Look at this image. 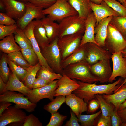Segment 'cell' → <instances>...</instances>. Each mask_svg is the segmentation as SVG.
Masks as SVG:
<instances>
[{
    "label": "cell",
    "instance_id": "obj_45",
    "mask_svg": "<svg viewBox=\"0 0 126 126\" xmlns=\"http://www.w3.org/2000/svg\"><path fill=\"white\" fill-rule=\"evenodd\" d=\"M15 20L11 18L5 13H0V24L12 25L16 24Z\"/></svg>",
    "mask_w": 126,
    "mask_h": 126
},
{
    "label": "cell",
    "instance_id": "obj_56",
    "mask_svg": "<svg viewBox=\"0 0 126 126\" xmlns=\"http://www.w3.org/2000/svg\"><path fill=\"white\" fill-rule=\"evenodd\" d=\"M123 56L126 59V47L122 52Z\"/></svg>",
    "mask_w": 126,
    "mask_h": 126
},
{
    "label": "cell",
    "instance_id": "obj_28",
    "mask_svg": "<svg viewBox=\"0 0 126 126\" xmlns=\"http://www.w3.org/2000/svg\"><path fill=\"white\" fill-rule=\"evenodd\" d=\"M86 53V44L80 45L75 51L64 60L63 64V66L65 67L85 60Z\"/></svg>",
    "mask_w": 126,
    "mask_h": 126
},
{
    "label": "cell",
    "instance_id": "obj_53",
    "mask_svg": "<svg viewBox=\"0 0 126 126\" xmlns=\"http://www.w3.org/2000/svg\"><path fill=\"white\" fill-rule=\"evenodd\" d=\"M6 84L0 77V94L1 95L6 92Z\"/></svg>",
    "mask_w": 126,
    "mask_h": 126
},
{
    "label": "cell",
    "instance_id": "obj_60",
    "mask_svg": "<svg viewBox=\"0 0 126 126\" xmlns=\"http://www.w3.org/2000/svg\"><path fill=\"white\" fill-rule=\"evenodd\" d=\"M126 0H119V1L120 3L122 4Z\"/></svg>",
    "mask_w": 126,
    "mask_h": 126
},
{
    "label": "cell",
    "instance_id": "obj_13",
    "mask_svg": "<svg viewBox=\"0 0 126 126\" xmlns=\"http://www.w3.org/2000/svg\"><path fill=\"white\" fill-rule=\"evenodd\" d=\"M0 5L6 14L16 21L21 18L26 11L25 3L16 0H0Z\"/></svg>",
    "mask_w": 126,
    "mask_h": 126
},
{
    "label": "cell",
    "instance_id": "obj_39",
    "mask_svg": "<svg viewBox=\"0 0 126 126\" xmlns=\"http://www.w3.org/2000/svg\"><path fill=\"white\" fill-rule=\"evenodd\" d=\"M21 51L25 60L31 66H35L39 62L38 57L32 48L21 49Z\"/></svg>",
    "mask_w": 126,
    "mask_h": 126
},
{
    "label": "cell",
    "instance_id": "obj_54",
    "mask_svg": "<svg viewBox=\"0 0 126 126\" xmlns=\"http://www.w3.org/2000/svg\"><path fill=\"white\" fill-rule=\"evenodd\" d=\"M126 107V99L122 104L120 106L117 111L122 110Z\"/></svg>",
    "mask_w": 126,
    "mask_h": 126
},
{
    "label": "cell",
    "instance_id": "obj_36",
    "mask_svg": "<svg viewBox=\"0 0 126 126\" xmlns=\"http://www.w3.org/2000/svg\"><path fill=\"white\" fill-rule=\"evenodd\" d=\"M102 113L101 110L94 114L82 115L79 114L77 116L78 121L81 123V126H93L95 125V120Z\"/></svg>",
    "mask_w": 126,
    "mask_h": 126
},
{
    "label": "cell",
    "instance_id": "obj_38",
    "mask_svg": "<svg viewBox=\"0 0 126 126\" xmlns=\"http://www.w3.org/2000/svg\"><path fill=\"white\" fill-rule=\"evenodd\" d=\"M7 64V54L4 53L0 60V77L6 84L8 80L10 73Z\"/></svg>",
    "mask_w": 126,
    "mask_h": 126
},
{
    "label": "cell",
    "instance_id": "obj_3",
    "mask_svg": "<svg viewBox=\"0 0 126 126\" xmlns=\"http://www.w3.org/2000/svg\"><path fill=\"white\" fill-rule=\"evenodd\" d=\"M91 66L84 60L72 66L63 74L73 79L84 82L93 83L98 81V80L91 72Z\"/></svg>",
    "mask_w": 126,
    "mask_h": 126
},
{
    "label": "cell",
    "instance_id": "obj_44",
    "mask_svg": "<svg viewBox=\"0 0 126 126\" xmlns=\"http://www.w3.org/2000/svg\"><path fill=\"white\" fill-rule=\"evenodd\" d=\"M57 0H27V2H29L35 5L45 9L53 4Z\"/></svg>",
    "mask_w": 126,
    "mask_h": 126
},
{
    "label": "cell",
    "instance_id": "obj_8",
    "mask_svg": "<svg viewBox=\"0 0 126 126\" xmlns=\"http://www.w3.org/2000/svg\"><path fill=\"white\" fill-rule=\"evenodd\" d=\"M82 36V34L77 33L58 38V45L62 58H66L76 50L80 45Z\"/></svg>",
    "mask_w": 126,
    "mask_h": 126
},
{
    "label": "cell",
    "instance_id": "obj_1",
    "mask_svg": "<svg viewBox=\"0 0 126 126\" xmlns=\"http://www.w3.org/2000/svg\"><path fill=\"white\" fill-rule=\"evenodd\" d=\"M76 80L79 86L72 93L83 99L88 104L91 100L96 99L95 95L96 94H110L116 92L123 81L121 78H119L111 84L97 85L96 84L97 82L89 83Z\"/></svg>",
    "mask_w": 126,
    "mask_h": 126
},
{
    "label": "cell",
    "instance_id": "obj_48",
    "mask_svg": "<svg viewBox=\"0 0 126 126\" xmlns=\"http://www.w3.org/2000/svg\"><path fill=\"white\" fill-rule=\"evenodd\" d=\"M111 116L105 117L102 114L97 122L96 126H112Z\"/></svg>",
    "mask_w": 126,
    "mask_h": 126
},
{
    "label": "cell",
    "instance_id": "obj_26",
    "mask_svg": "<svg viewBox=\"0 0 126 126\" xmlns=\"http://www.w3.org/2000/svg\"><path fill=\"white\" fill-rule=\"evenodd\" d=\"M70 4L77 11L79 17L85 19L91 13L90 0H67Z\"/></svg>",
    "mask_w": 126,
    "mask_h": 126
},
{
    "label": "cell",
    "instance_id": "obj_22",
    "mask_svg": "<svg viewBox=\"0 0 126 126\" xmlns=\"http://www.w3.org/2000/svg\"><path fill=\"white\" fill-rule=\"evenodd\" d=\"M31 90L20 81L14 74L12 72L10 73L8 80L6 83V91H17L26 96L29 94Z\"/></svg>",
    "mask_w": 126,
    "mask_h": 126
},
{
    "label": "cell",
    "instance_id": "obj_11",
    "mask_svg": "<svg viewBox=\"0 0 126 126\" xmlns=\"http://www.w3.org/2000/svg\"><path fill=\"white\" fill-rule=\"evenodd\" d=\"M25 4L26 10L24 14L21 18L16 21L18 27L23 30L34 19L41 20L45 17L42 12L43 8L29 2H26Z\"/></svg>",
    "mask_w": 126,
    "mask_h": 126
},
{
    "label": "cell",
    "instance_id": "obj_30",
    "mask_svg": "<svg viewBox=\"0 0 126 126\" xmlns=\"http://www.w3.org/2000/svg\"><path fill=\"white\" fill-rule=\"evenodd\" d=\"M8 58L17 65L27 70L31 66L25 59L21 51H17L7 54Z\"/></svg>",
    "mask_w": 126,
    "mask_h": 126
},
{
    "label": "cell",
    "instance_id": "obj_33",
    "mask_svg": "<svg viewBox=\"0 0 126 126\" xmlns=\"http://www.w3.org/2000/svg\"><path fill=\"white\" fill-rule=\"evenodd\" d=\"M41 67L39 62L35 66H31L27 70V72L24 84L31 89H32V85L36 78L37 74Z\"/></svg>",
    "mask_w": 126,
    "mask_h": 126
},
{
    "label": "cell",
    "instance_id": "obj_23",
    "mask_svg": "<svg viewBox=\"0 0 126 126\" xmlns=\"http://www.w3.org/2000/svg\"><path fill=\"white\" fill-rule=\"evenodd\" d=\"M102 95L105 101L108 103L113 105L117 111L120 105L126 99V86L123 85L113 94Z\"/></svg>",
    "mask_w": 126,
    "mask_h": 126
},
{
    "label": "cell",
    "instance_id": "obj_52",
    "mask_svg": "<svg viewBox=\"0 0 126 126\" xmlns=\"http://www.w3.org/2000/svg\"><path fill=\"white\" fill-rule=\"evenodd\" d=\"M117 113L122 119V123L126 122V107L117 111Z\"/></svg>",
    "mask_w": 126,
    "mask_h": 126
},
{
    "label": "cell",
    "instance_id": "obj_41",
    "mask_svg": "<svg viewBox=\"0 0 126 126\" xmlns=\"http://www.w3.org/2000/svg\"><path fill=\"white\" fill-rule=\"evenodd\" d=\"M67 116L61 114L57 112L51 114L50 121L46 126H61Z\"/></svg>",
    "mask_w": 126,
    "mask_h": 126
},
{
    "label": "cell",
    "instance_id": "obj_57",
    "mask_svg": "<svg viewBox=\"0 0 126 126\" xmlns=\"http://www.w3.org/2000/svg\"><path fill=\"white\" fill-rule=\"evenodd\" d=\"M126 83V77L125 78V79L123 80L120 86L119 87V88H120L123 85H124V84Z\"/></svg>",
    "mask_w": 126,
    "mask_h": 126
},
{
    "label": "cell",
    "instance_id": "obj_10",
    "mask_svg": "<svg viewBox=\"0 0 126 126\" xmlns=\"http://www.w3.org/2000/svg\"><path fill=\"white\" fill-rule=\"evenodd\" d=\"M58 80H56L42 87L32 89L26 97L31 102L36 104L45 98L51 101L55 97V91L58 87Z\"/></svg>",
    "mask_w": 126,
    "mask_h": 126
},
{
    "label": "cell",
    "instance_id": "obj_2",
    "mask_svg": "<svg viewBox=\"0 0 126 126\" xmlns=\"http://www.w3.org/2000/svg\"><path fill=\"white\" fill-rule=\"evenodd\" d=\"M44 15L53 21H61L67 17L78 14L67 0H57L49 7L43 10Z\"/></svg>",
    "mask_w": 126,
    "mask_h": 126
},
{
    "label": "cell",
    "instance_id": "obj_61",
    "mask_svg": "<svg viewBox=\"0 0 126 126\" xmlns=\"http://www.w3.org/2000/svg\"><path fill=\"white\" fill-rule=\"evenodd\" d=\"M121 126H126V122L122 123L121 125Z\"/></svg>",
    "mask_w": 126,
    "mask_h": 126
},
{
    "label": "cell",
    "instance_id": "obj_50",
    "mask_svg": "<svg viewBox=\"0 0 126 126\" xmlns=\"http://www.w3.org/2000/svg\"><path fill=\"white\" fill-rule=\"evenodd\" d=\"M52 82L36 77L32 84V88H39L46 86Z\"/></svg>",
    "mask_w": 126,
    "mask_h": 126
},
{
    "label": "cell",
    "instance_id": "obj_51",
    "mask_svg": "<svg viewBox=\"0 0 126 126\" xmlns=\"http://www.w3.org/2000/svg\"><path fill=\"white\" fill-rule=\"evenodd\" d=\"M11 102L7 101L0 102V116L4 111L12 105Z\"/></svg>",
    "mask_w": 126,
    "mask_h": 126
},
{
    "label": "cell",
    "instance_id": "obj_42",
    "mask_svg": "<svg viewBox=\"0 0 126 126\" xmlns=\"http://www.w3.org/2000/svg\"><path fill=\"white\" fill-rule=\"evenodd\" d=\"M18 28L16 24L12 25L0 24V39L14 34Z\"/></svg>",
    "mask_w": 126,
    "mask_h": 126
},
{
    "label": "cell",
    "instance_id": "obj_40",
    "mask_svg": "<svg viewBox=\"0 0 126 126\" xmlns=\"http://www.w3.org/2000/svg\"><path fill=\"white\" fill-rule=\"evenodd\" d=\"M107 5L118 13L120 16L126 17V8L116 0H104Z\"/></svg>",
    "mask_w": 126,
    "mask_h": 126
},
{
    "label": "cell",
    "instance_id": "obj_9",
    "mask_svg": "<svg viewBox=\"0 0 126 126\" xmlns=\"http://www.w3.org/2000/svg\"><path fill=\"white\" fill-rule=\"evenodd\" d=\"M26 113L14 106H10L0 116V126L13 124L22 126L27 116Z\"/></svg>",
    "mask_w": 126,
    "mask_h": 126
},
{
    "label": "cell",
    "instance_id": "obj_20",
    "mask_svg": "<svg viewBox=\"0 0 126 126\" xmlns=\"http://www.w3.org/2000/svg\"><path fill=\"white\" fill-rule=\"evenodd\" d=\"M65 103L77 116L87 111V104L83 99L73 93L66 96Z\"/></svg>",
    "mask_w": 126,
    "mask_h": 126
},
{
    "label": "cell",
    "instance_id": "obj_5",
    "mask_svg": "<svg viewBox=\"0 0 126 126\" xmlns=\"http://www.w3.org/2000/svg\"><path fill=\"white\" fill-rule=\"evenodd\" d=\"M126 47V41L118 30L110 23L108 24L105 48L112 54L122 52Z\"/></svg>",
    "mask_w": 126,
    "mask_h": 126
},
{
    "label": "cell",
    "instance_id": "obj_58",
    "mask_svg": "<svg viewBox=\"0 0 126 126\" xmlns=\"http://www.w3.org/2000/svg\"><path fill=\"white\" fill-rule=\"evenodd\" d=\"M16 0L22 2H24V3H25L27 2V0Z\"/></svg>",
    "mask_w": 126,
    "mask_h": 126
},
{
    "label": "cell",
    "instance_id": "obj_34",
    "mask_svg": "<svg viewBox=\"0 0 126 126\" xmlns=\"http://www.w3.org/2000/svg\"><path fill=\"white\" fill-rule=\"evenodd\" d=\"M62 76V75L59 73H55L41 66L38 71L36 77L46 81L52 82L54 80L60 79Z\"/></svg>",
    "mask_w": 126,
    "mask_h": 126
},
{
    "label": "cell",
    "instance_id": "obj_18",
    "mask_svg": "<svg viewBox=\"0 0 126 126\" xmlns=\"http://www.w3.org/2000/svg\"><path fill=\"white\" fill-rule=\"evenodd\" d=\"M89 6L96 20V25H97L100 21L106 17L111 16H120L118 13L109 7L104 1L100 4H95L90 1Z\"/></svg>",
    "mask_w": 126,
    "mask_h": 126
},
{
    "label": "cell",
    "instance_id": "obj_4",
    "mask_svg": "<svg viewBox=\"0 0 126 126\" xmlns=\"http://www.w3.org/2000/svg\"><path fill=\"white\" fill-rule=\"evenodd\" d=\"M85 20L80 18L78 14L70 16L61 20L59 24V38L77 33L82 34L85 30Z\"/></svg>",
    "mask_w": 126,
    "mask_h": 126
},
{
    "label": "cell",
    "instance_id": "obj_43",
    "mask_svg": "<svg viewBox=\"0 0 126 126\" xmlns=\"http://www.w3.org/2000/svg\"><path fill=\"white\" fill-rule=\"evenodd\" d=\"M23 126H42V123L38 118L32 114L27 116Z\"/></svg>",
    "mask_w": 126,
    "mask_h": 126
},
{
    "label": "cell",
    "instance_id": "obj_21",
    "mask_svg": "<svg viewBox=\"0 0 126 126\" xmlns=\"http://www.w3.org/2000/svg\"><path fill=\"white\" fill-rule=\"evenodd\" d=\"M112 17L109 16L104 18L99 22L95 27V40L99 46L104 48L108 26Z\"/></svg>",
    "mask_w": 126,
    "mask_h": 126
},
{
    "label": "cell",
    "instance_id": "obj_7",
    "mask_svg": "<svg viewBox=\"0 0 126 126\" xmlns=\"http://www.w3.org/2000/svg\"><path fill=\"white\" fill-rule=\"evenodd\" d=\"M23 94L14 91H7L0 95V102L7 101L15 104L14 106L19 109H23L28 112L35 111L37 104L31 102Z\"/></svg>",
    "mask_w": 126,
    "mask_h": 126
},
{
    "label": "cell",
    "instance_id": "obj_59",
    "mask_svg": "<svg viewBox=\"0 0 126 126\" xmlns=\"http://www.w3.org/2000/svg\"><path fill=\"white\" fill-rule=\"evenodd\" d=\"M122 4L126 8V0Z\"/></svg>",
    "mask_w": 126,
    "mask_h": 126
},
{
    "label": "cell",
    "instance_id": "obj_37",
    "mask_svg": "<svg viewBox=\"0 0 126 126\" xmlns=\"http://www.w3.org/2000/svg\"><path fill=\"white\" fill-rule=\"evenodd\" d=\"M7 63L11 72L20 81L22 82L24 81L27 72V70L16 65L7 56Z\"/></svg>",
    "mask_w": 126,
    "mask_h": 126
},
{
    "label": "cell",
    "instance_id": "obj_14",
    "mask_svg": "<svg viewBox=\"0 0 126 126\" xmlns=\"http://www.w3.org/2000/svg\"><path fill=\"white\" fill-rule=\"evenodd\" d=\"M91 70L101 83L108 82L112 73L110 59L100 60L91 65Z\"/></svg>",
    "mask_w": 126,
    "mask_h": 126
},
{
    "label": "cell",
    "instance_id": "obj_31",
    "mask_svg": "<svg viewBox=\"0 0 126 126\" xmlns=\"http://www.w3.org/2000/svg\"><path fill=\"white\" fill-rule=\"evenodd\" d=\"M55 97V98L44 105L43 107L44 110L51 114L57 112L62 105L66 102L65 96L59 95Z\"/></svg>",
    "mask_w": 126,
    "mask_h": 126
},
{
    "label": "cell",
    "instance_id": "obj_24",
    "mask_svg": "<svg viewBox=\"0 0 126 126\" xmlns=\"http://www.w3.org/2000/svg\"><path fill=\"white\" fill-rule=\"evenodd\" d=\"M41 20L45 30L49 43L58 38L60 33L59 24L47 17H45Z\"/></svg>",
    "mask_w": 126,
    "mask_h": 126
},
{
    "label": "cell",
    "instance_id": "obj_15",
    "mask_svg": "<svg viewBox=\"0 0 126 126\" xmlns=\"http://www.w3.org/2000/svg\"><path fill=\"white\" fill-rule=\"evenodd\" d=\"M113 68L112 75L108 82L112 83L118 76L125 78L126 77V59L123 56L121 52L112 54L111 58Z\"/></svg>",
    "mask_w": 126,
    "mask_h": 126
},
{
    "label": "cell",
    "instance_id": "obj_25",
    "mask_svg": "<svg viewBox=\"0 0 126 126\" xmlns=\"http://www.w3.org/2000/svg\"><path fill=\"white\" fill-rule=\"evenodd\" d=\"M36 23L33 29L34 37L41 49L49 43L46 32L41 20H36Z\"/></svg>",
    "mask_w": 126,
    "mask_h": 126
},
{
    "label": "cell",
    "instance_id": "obj_46",
    "mask_svg": "<svg viewBox=\"0 0 126 126\" xmlns=\"http://www.w3.org/2000/svg\"><path fill=\"white\" fill-rule=\"evenodd\" d=\"M111 117L112 126H121L122 123V119L118 115L117 110L116 108H115Z\"/></svg>",
    "mask_w": 126,
    "mask_h": 126
},
{
    "label": "cell",
    "instance_id": "obj_6",
    "mask_svg": "<svg viewBox=\"0 0 126 126\" xmlns=\"http://www.w3.org/2000/svg\"><path fill=\"white\" fill-rule=\"evenodd\" d=\"M58 38L41 50L42 54L50 68L53 70L60 73L61 54L57 43Z\"/></svg>",
    "mask_w": 126,
    "mask_h": 126
},
{
    "label": "cell",
    "instance_id": "obj_19",
    "mask_svg": "<svg viewBox=\"0 0 126 126\" xmlns=\"http://www.w3.org/2000/svg\"><path fill=\"white\" fill-rule=\"evenodd\" d=\"M96 22V20L93 13H91L85 19V30L80 46L89 43H94L98 45L94 39V30Z\"/></svg>",
    "mask_w": 126,
    "mask_h": 126
},
{
    "label": "cell",
    "instance_id": "obj_55",
    "mask_svg": "<svg viewBox=\"0 0 126 126\" xmlns=\"http://www.w3.org/2000/svg\"><path fill=\"white\" fill-rule=\"evenodd\" d=\"M90 1L93 3L97 4H100L104 0H90Z\"/></svg>",
    "mask_w": 126,
    "mask_h": 126
},
{
    "label": "cell",
    "instance_id": "obj_49",
    "mask_svg": "<svg viewBox=\"0 0 126 126\" xmlns=\"http://www.w3.org/2000/svg\"><path fill=\"white\" fill-rule=\"evenodd\" d=\"M70 120L67 121L64 126H80L78 123V119L75 114L70 110Z\"/></svg>",
    "mask_w": 126,
    "mask_h": 126
},
{
    "label": "cell",
    "instance_id": "obj_62",
    "mask_svg": "<svg viewBox=\"0 0 126 126\" xmlns=\"http://www.w3.org/2000/svg\"><path fill=\"white\" fill-rule=\"evenodd\" d=\"M124 85L125 86H126V83H125L124 84Z\"/></svg>",
    "mask_w": 126,
    "mask_h": 126
},
{
    "label": "cell",
    "instance_id": "obj_32",
    "mask_svg": "<svg viewBox=\"0 0 126 126\" xmlns=\"http://www.w3.org/2000/svg\"><path fill=\"white\" fill-rule=\"evenodd\" d=\"M95 96L99 103L102 115L105 117L111 116L115 108L114 105L112 103L107 102L102 94H97Z\"/></svg>",
    "mask_w": 126,
    "mask_h": 126
},
{
    "label": "cell",
    "instance_id": "obj_17",
    "mask_svg": "<svg viewBox=\"0 0 126 126\" xmlns=\"http://www.w3.org/2000/svg\"><path fill=\"white\" fill-rule=\"evenodd\" d=\"M58 87L55 91V97L59 95L66 96L72 93L79 87L76 80L71 79L64 74L58 80Z\"/></svg>",
    "mask_w": 126,
    "mask_h": 126
},
{
    "label": "cell",
    "instance_id": "obj_16",
    "mask_svg": "<svg viewBox=\"0 0 126 126\" xmlns=\"http://www.w3.org/2000/svg\"><path fill=\"white\" fill-rule=\"evenodd\" d=\"M36 23V20H34L26 27L24 30L27 37L31 43L33 49L38 57L39 62L41 66L53 72L42 54L41 49L34 37L33 29Z\"/></svg>",
    "mask_w": 126,
    "mask_h": 126
},
{
    "label": "cell",
    "instance_id": "obj_47",
    "mask_svg": "<svg viewBox=\"0 0 126 126\" xmlns=\"http://www.w3.org/2000/svg\"><path fill=\"white\" fill-rule=\"evenodd\" d=\"M87 111L88 113H92L95 111L100 107L98 100L96 99H93L89 102Z\"/></svg>",
    "mask_w": 126,
    "mask_h": 126
},
{
    "label": "cell",
    "instance_id": "obj_35",
    "mask_svg": "<svg viewBox=\"0 0 126 126\" xmlns=\"http://www.w3.org/2000/svg\"><path fill=\"white\" fill-rule=\"evenodd\" d=\"M110 23L118 30L126 41V17L113 16Z\"/></svg>",
    "mask_w": 126,
    "mask_h": 126
},
{
    "label": "cell",
    "instance_id": "obj_27",
    "mask_svg": "<svg viewBox=\"0 0 126 126\" xmlns=\"http://www.w3.org/2000/svg\"><path fill=\"white\" fill-rule=\"evenodd\" d=\"M0 49L7 54L17 51H21V49L15 41L14 34L6 36L0 41Z\"/></svg>",
    "mask_w": 126,
    "mask_h": 126
},
{
    "label": "cell",
    "instance_id": "obj_29",
    "mask_svg": "<svg viewBox=\"0 0 126 126\" xmlns=\"http://www.w3.org/2000/svg\"><path fill=\"white\" fill-rule=\"evenodd\" d=\"M14 34L15 41L21 49L32 48L31 43L24 30L18 27Z\"/></svg>",
    "mask_w": 126,
    "mask_h": 126
},
{
    "label": "cell",
    "instance_id": "obj_12",
    "mask_svg": "<svg viewBox=\"0 0 126 126\" xmlns=\"http://www.w3.org/2000/svg\"><path fill=\"white\" fill-rule=\"evenodd\" d=\"M85 60L91 65L99 60L111 59L112 54L105 48L94 43L86 44Z\"/></svg>",
    "mask_w": 126,
    "mask_h": 126
}]
</instances>
